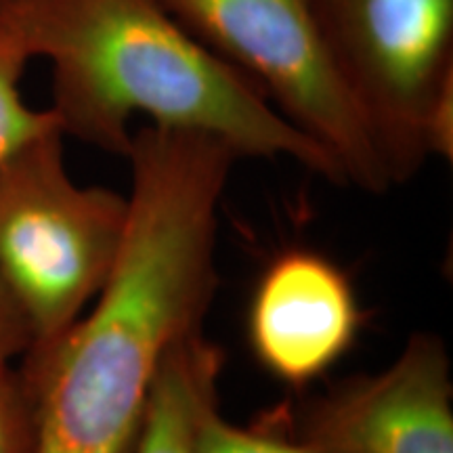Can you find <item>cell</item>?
Returning <instances> with one entry per match:
<instances>
[{
	"label": "cell",
	"mask_w": 453,
	"mask_h": 453,
	"mask_svg": "<svg viewBox=\"0 0 453 453\" xmlns=\"http://www.w3.org/2000/svg\"><path fill=\"white\" fill-rule=\"evenodd\" d=\"M127 157L128 225L111 275L70 330L21 357L36 453H130L164 361L202 332L217 290L219 203L240 156L145 124Z\"/></svg>",
	"instance_id": "obj_1"
},
{
	"label": "cell",
	"mask_w": 453,
	"mask_h": 453,
	"mask_svg": "<svg viewBox=\"0 0 453 453\" xmlns=\"http://www.w3.org/2000/svg\"><path fill=\"white\" fill-rule=\"evenodd\" d=\"M0 21L50 65L67 137L127 157L137 116L223 141L240 157H288L334 185L338 162L286 120L252 78L226 64L164 0H13Z\"/></svg>",
	"instance_id": "obj_2"
},
{
	"label": "cell",
	"mask_w": 453,
	"mask_h": 453,
	"mask_svg": "<svg viewBox=\"0 0 453 453\" xmlns=\"http://www.w3.org/2000/svg\"><path fill=\"white\" fill-rule=\"evenodd\" d=\"M61 130L0 168V277L24 311L32 347L53 344L90 307L122 250L128 197L72 179Z\"/></svg>",
	"instance_id": "obj_3"
},
{
	"label": "cell",
	"mask_w": 453,
	"mask_h": 453,
	"mask_svg": "<svg viewBox=\"0 0 453 453\" xmlns=\"http://www.w3.org/2000/svg\"><path fill=\"white\" fill-rule=\"evenodd\" d=\"M194 36L252 78L277 111L324 147L347 185L395 187L376 134L334 64L311 0H164Z\"/></svg>",
	"instance_id": "obj_4"
},
{
	"label": "cell",
	"mask_w": 453,
	"mask_h": 453,
	"mask_svg": "<svg viewBox=\"0 0 453 453\" xmlns=\"http://www.w3.org/2000/svg\"><path fill=\"white\" fill-rule=\"evenodd\" d=\"M334 64L364 110L395 185L428 160L426 113L453 81V0H311Z\"/></svg>",
	"instance_id": "obj_5"
},
{
	"label": "cell",
	"mask_w": 453,
	"mask_h": 453,
	"mask_svg": "<svg viewBox=\"0 0 453 453\" xmlns=\"http://www.w3.org/2000/svg\"><path fill=\"white\" fill-rule=\"evenodd\" d=\"M300 441L326 453H453L445 340L416 332L387 370L353 378L304 410Z\"/></svg>",
	"instance_id": "obj_6"
},
{
	"label": "cell",
	"mask_w": 453,
	"mask_h": 453,
	"mask_svg": "<svg viewBox=\"0 0 453 453\" xmlns=\"http://www.w3.org/2000/svg\"><path fill=\"white\" fill-rule=\"evenodd\" d=\"M359 330V300L347 273L324 254L298 248L265 269L248 311L254 357L290 387L332 370Z\"/></svg>",
	"instance_id": "obj_7"
},
{
	"label": "cell",
	"mask_w": 453,
	"mask_h": 453,
	"mask_svg": "<svg viewBox=\"0 0 453 453\" xmlns=\"http://www.w3.org/2000/svg\"><path fill=\"white\" fill-rule=\"evenodd\" d=\"M219 349L202 332L170 350L130 453H196L203 413L217 405Z\"/></svg>",
	"instance_id": "obj_8"
},
{
	"label": "cell",
	"mask_w": 453,
	"mask_h": 453,
	"mask_svg": "<svg viewBox=\"0 0 453 453\" xmlns=\"http://www.w3.org/2000/svg\"><path fill=\"white\" fill-rule=\"evenodd\" d=\"M30 61L24 42L0 21V168L36 139L61 130L50 107L36 110L21 95V78Z\"/></svg>",
	"instance_id": "obj_9"
},
{
	"label": "cell",
	"mask_w": 453,
	"mask_h": 453,
	"mask_svg": "<svg viewBox=\"0 0 453 453\" xmlns=\"http://www.w3.org/2000/svg\"><path fill=\"white\" fill-rule=\"evenodd\" d=\"M0 453H36V403L21 367H0Z\"/></svg>",
	"instance_id": "obj_10"
},
{
	"label": "cell",
	"mask_w": 453,
	"mask_h": 453,
	"mask_svg": "<svg viewBox=\"0 0 453 453\" xmlns=\"http://www.w3.org/2000/svg\"><path fill=\"white\" fill-rule=\"evenodd\" d=\"M196 453H326L304 441H288L275 434L234 426L212 405L197 430Z\"/></svg>",
	"instance_id": "obj_11"
},
{
	"label": "cell",
	"mask_w": 453,
	"mask_h": 453,
	"mask_svg": "<svg viewBox=\"0 0 453 453\" xmlns=\"http://www.w3.org/2000/svg\"><path fill=\"white\" fill-rule=\"evenodd\" d=\"M32 347V330L24 311L0 277V367L21 359Z\"/></svg>",
	"instance_id": "obj_12"
},
{
	"label": "cell",
	"mask_w": 453,
	"mask_h": 453,
	"mask_svg": "<svg viewBox=\"0 0 453 453\" xmlns=\"http://www.w3.org/2000/svg\"><path fill=\"white\" fill-rule=\"evenodd\" d=\"M9 3H13V0H0V9H3V7H7Z\"/></svg>",
	"instance_id": "obj_13"
}]
</instances>
